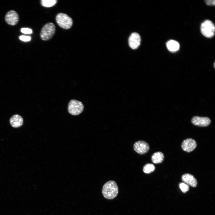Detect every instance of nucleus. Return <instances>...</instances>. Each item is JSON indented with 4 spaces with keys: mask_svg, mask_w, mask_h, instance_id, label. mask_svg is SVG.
<instances>
[{
    "mask_svg": "<svg viewBox=\"0 0 215 215\" xmlns=\"http://www.w3.org/2000/svg\"><path fill=\"white\" fill-rule=\"evenodd\" d=\"M102 193L106 199H111L115 198L118 193V188L116 182L113 180L109 181L103 185Z\"/></svg>",
    "mask_w": 215,
    "mask_h": 215,
    "instance_id": "1",
    "label": "nucleus"
},
{
    "mask_svg": "<svg viewBox=\"0 0 215 215\" xmlns=\"http://www.w3.org/2000/svg\"><path fill=\"white\" fill-rule=\"evenodd\" d=\"M56 21L61 27L65 29H70L73 24L72 19L67 14L60 13L57 14Z\"/></svg>",
    "mask_w": 215,
    "mask_h": 215,
    "instance_id": "2",
    "label": "nucleus"
},
{
    "mask_svg": "<svg viewBox=\"0 0 215 215\" xmlns=\"http://www.w3.org/2000/svg\"><path fill=\"white\" fill-rule=\"evenodd\" d=\"M55 31L54 24L52 23H47L42 28L40 34V37L43 40H48L53 37Z\"/></svg>",
    "mask_w": 215,
    "mask_h": 215,
    "instance_id": "3",
    "label": "nucleus"
},
{
    "mask_svg": "<svg viewBox=\"0 0 215 215\" xmlns=\"http://www.w3.org/2000/svg\"><path fill=\"white\" fill-rule=\"evenodd\" d=\"M215 30L214 25L210 20H206L201 25V32L207 38L212 37L214 35Z\"/></svg>",
    "mask_w": 215,
    "mask_h": 215,
    "instance_id": "4",
    "label": "nucleus"
},
{
    "mask_svg": "<svg viewBox=\"0 0 215 215\" xmlns=\"http://www.w3.org/2000/svg\"><path fill=\"white\" fill-rule=\"evenodd\" d=\"M84 106L80 102L72 100L68 105V111L70 113L73 115H77L81 113L83 111Z\"/></svg>",
    "mask_w": 215,
    "mask_h": 215,
    "instance_id": "5",
    "label": "nucleus"
},
{
    "mask_svg": "<svg viewBox=\"0 0 215 215\" xmlns=\"http://www.w3.org/2000/svg\"><path fill=\"white\" fill-rule=\"evenodd\" d=\"M134 150L138 153L143 154L148 152L149 149L148 144L143 141H139L136 142L133 145Z\"/></svg>",
    "mask_w": 215,
    "mask_h": 215,
    "instance_id": "6",
    "label": "nucleus"
},
{
    "mask_svg": "<svg viewBox=\"0 0 215 215\" xmlns=\"http://www.w3.org/2000/svg\"><path fill=\"white\" fill-rule=\"evenodd\" d=\"M19 19V16L15 11L10 10L6 14L5 16V20L9 24L14 25L16 24Z\"/></svg>",
    "mask_w": 215,
    "mask_h": 215,
    "instance_id": "7",
    "label": "nucleus"
},
{
    "mask_svg": "<svg viewBox=\"0 0 215 215\" xmlns=\"http://www.w3.org/2000/svg\"><path fill=\"white\" fill-rule=\"evenodd\" d=\"M196 141L191 138L185 140L182 144V148L185 151L190 152L194 150L196 147Z\"/></svg>",
    "mask_w": 215,
    "mask_h": 215,
    "instance_id": "8",
    "label": "nucleus"
},
{
    "mask_svg": "<svg viewBox=\"0 0 215 215\" xmlns=\"http://www.w3.org/2000/svg\"><path fill=\"white\" fill-rule=\"evenodd\" d=\"M140 36L136 33H132L129 37V44L130 47L133 49L137 48L140 45Z\"/></svg>",
    "mask_w": 215,
    "mask_h": 215,
    "instance_id": "9",
    "label": "nucleus"
},
{
    "mask_svg": "<svg viewBox=\"0 0 215 215\" xmlns=\"http://www.w3.org/2000/svg\"><path fill=\"white\" fill-rule=\"evenodd\" d=\"M191 122L195 125L201 127H206L209 125L211 121L207 117L195 116L192 118Z\"/></svg>",
    "mask_w": 215,
    "mask_h": 215,
    "instance_id": "10",
    "label": "nucleus"
},
{
    "mask_svg": "<svg viewBox=\"0 0 215 215\" xmlns=\"http://www.w3.org/2000/svg\"><path fill=\"white\" fill-rule=\"evenodd\" d=\"M182 181L185 183L193 187H196L197 185L196 179L192 175L186 173L183 175L182 177Z\"/></svg>",
    "mask_w": 215,
    "mask_h": 215,
    "instance_id": "11",
    "label": "nucleus"
},
{
    "mask_svg": "<svg viewBox=\"0 0 215 215\" xmlns=\"http://www.w3.org/2000/svg\"><path fill=\"white\" fill-rule=\"evenodd\" d=\"M10 122L13 127L19 128L22 125L23 123V119L19 115L15 114L11 117L10 119Z\"/></svg>",
    "mask_w": 215,
    "mask_h": 215,
    "instance_id": "12",
    "label": "nucleus"
},
{
    "mask_svg": "<svg viewBox=\"0 0 215 215\" xmlns=\"http://www.w3.org/2000/svg\"><path fill=\"white\" fill-rule=\"evenodd\" d=\"M168 49L171 52H175L178 50L179 48V44L177 41L174 40H170L166 43Z\"/></svg>",
    "mask_w": 215,
    "mask_h": 215,
    "instance_id": "13",
    "label": "nucleus"
},
{
    "mask_svg": "<svg viewBox=\"0 0 215 215\" xmlns=\"http://www.w3.org/2000/svg\"><path fill=\"white\" fill-rule=\"evenodd\" d=\"M163 154L160 152L155 153L152 156L151 160L152 162L155 164H158L162 162L164 159Z\"/></svg>",
    "mask_w": 215,
    "mask_h": 215,
    "instance_id": "14",
    "label": "nucleus"
},
{
    "mask_svg": "<svg viewBox=\"0 0 215 215\" xmlns=\"http://www.w3.org/2000/svg\"><path fill=\"white\" fill-rule=\"evenodd\" d=\"M56 0H42L41 4L45 7H50L54 6L57 3Z\"/></svg>",
    "mask_w": 215,
    "mask_h": 215,
    "instance_id": "15",
    "label": "nucleus"
},
{
    "mask_svg": "<svg viewBox=\"0 0 215 215\" xmlns=\"http://www.w3.org/2000/svg\"><path fill=\"white\" fill-rule=\"evenodd\" d=\"M155 169V167L152 164L148 163L145 165L143 167V171L146 173H149L153 171Z\"/></svg>",
    "mask_w": 215,
    "mask_h": 215,
    "instance_id": "16",
    "label": "nucleus"
},
{
    "mask_svg": "<svg viewBox=\"0 0 215 215\" xmlns=\"http://www.w3.org/2000/svg\"><path fill=\"white\" fill-rule=\"evenodd\" d=\"M179 187L182 191L183 193H185L189 189L188 185L184 183H181L179 184Z\"/></svg>",
    "mask_w": 215,
    "mask_h": 215,
    "instance_id": "17",
    "label": "nucleus"
},
{
    "mask_svg": "<svg viewBox=\"0 0 215 215\" xmlns=\"http://www.w3.org/2000/svg\"><path fill=\"white\" fill-rule=\"evenodd\" d=\"M21 32L24 34H30L32 33V30L29 28H23L21 29Z\"/></svg>",
    "mask_w": 215,
    "mask_h": 215,
    "instance_id": "18",
    "label": "nucleus"
},
{
    "mask_svg": "<svg viewBox=\"0 0 215 215\" xmlns=\"http://www.w3.org/2000/svg\"><path fill=\"white\" fill-rule=\"evenodd\" d=\"M19 38L20 40L24 42H28L30 41L31 39L30 36L24 35L20 36Z\"/></svg>",
    "mask_w": 215,
    "mask_h": 215,
    "instance_id": "19",
    "label": "nucleus"
},
{
    "mask_svg": "<svg viewBox=\"0 0 215 215\" xmlns=\"http://www.w3.org/2000/svg\"><path fill=\"white\" fill-rule=\"evenodd\" d=\"M206 4L208 5L213 6L215 4V1L214 0H208L205 1Z\"/></svg>",
    "mask_w": 215,
    "mask_h": 215,
    "instance_id": "20",
    "label": "nucleus"
},
{
    "mask_svg": "<svg viewBox=\"0 0 215 215\" xmlns=\"http://www.w3.org/2000/svg\"><path fill=\"white\" fill-rule=\"evenodd\" d=\"M214 67H215V63H214Z\"/></svg>",
    "mask_w": 215,
    "mask_h": 215,
    "instance_id": "21",
    "label": "nucleus"
}]
</instances>
